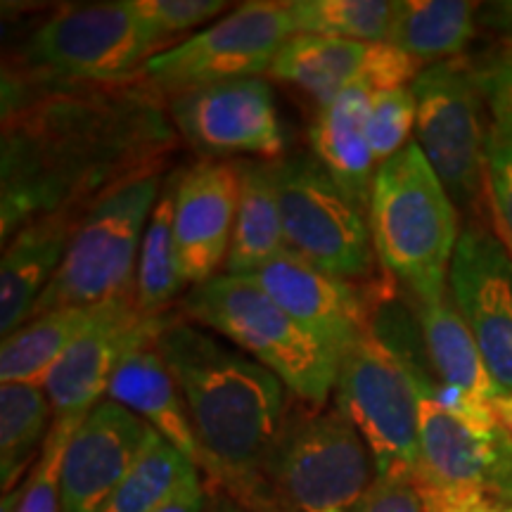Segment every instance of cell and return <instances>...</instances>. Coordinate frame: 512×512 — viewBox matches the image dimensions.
Instances as JSON below:
<instances>
[{"mask_svg": "<svg viewBox=\"0 0 512 512\" xmlns=\"http://www.w3.org/2000/svg\"><path fill=\"white\" fill-rule=\"evenodd\" d=\"M368 223L377 259L415 304L446 297L458 207L418 143L377 166Z\"/></svg>", "mask_w": 512, "mask_h": 512, "instance_id": "3957f363", "label": "cell"}, {"mask_svg": "<svg viewBox=\"0 0 512 512\" xmlns=\"http://www.w3.org/2000/svg\"><path fill=\"white\" fill-rule=\"evenodd\" d=\"M477 24L503 41L512 43V0H496V3L479 5Z\"/></svg>", "mask_w": 512, "mask_h": 512, "instance_id": "f35d334b", "label": "cell"}, {"mask_svg": "<svg viewBox=\"0 0 512 512\" xmlns=\"http://www.w3.org/2000/svg\"><path fill=\"white\" fill-rule=\"evenodd\" d=\"M178 174L166 178L162 195L147 221L136 273V306L145 316L159 318L183 294L185 280L181 256L176 247L174 209Z\"/></svg>", "mask_w": 512, "mask_h": 512, "instance_id": "4316f807", "label": "cell"}, {"mask_svg": "<svg viewBox=\"0 0 512 512\" xmlns=\"http://www.w3.org/2000/svg\"><path fill=\"white\" fill-rule=\"evenodd\" d=\"M479 91L494 121V131L512 136V53L475 67Z\"/></svg>", "mask_w": 512, "mask_h": 512, "instance_id": "8d00e7d4", "label": "cell"}, {"mask_svg": "<svg viewBox=\"0 0 512 512\" xmlns=\"http://www.w3.org/2000/svg\"><path fill=\"white\" fill-rule=\"evenodd\" d=\"M46 387L10 382L0 387V484L5 494L17 489L46 446L53 418Z\"/></svg>", "mask_w": 512, "mask_h": 512, "instance_id": "83f0119b", "label": "cell"}, {"mask_svg": "<svg viewBox=\"0 0 512 512\" xmlns=\"http://www.w3.org/2000/svg\"><path fill=\"white\" fill-rule=\"evenodd\" d=\"M377 479L366 441L339 408L287 413L266 465L283 512H351Z\"/></svg>", "mask_w": 512, "mask_h": 512, "instance_id": "52a82bcc", "label": "cell"}, {"mask_svg": "<svg viewBox=\"0 0 512 512\" xmlns=\"http://www.w3.org/2000/svg\"><path fill=\"white\" fill-rule=\"evenodd\" d=\"M240 181L242 164L221 159L197 162L178 174L176 247L185 280L192 287L209 283L226 266L240 204Z\"/></svg>", "mask_w": 512, "mask_h": 512, "instance_id": "ac0fdd59", "label": "cell"}, {"mask_svg": "<svg viewBox=\"0 0 512 512\" xmlns=\"http://www.w3.org/2000/svg\"><path fill=\"white\" fill-rule=\"evenodd\" d=\"M422 72V64L403 53L401 48L387 41L368 43L366 64H363L361 81L373 93L396 91V88H411L413 81Z\"/></svg>", "mask_w": 512, "mask_h": 512, "instance_id": "e575fe53", "label": "cell"}, {"mask_svg": "<svg viewBox=\"0 0 512 512\" xmlns=\"http://www.w3.org/2000/svg\"><path fill=\"white\" fill-rule=\"evenodd\" d=\"M285 252L273 162H242L238 216L223 271L247 278Z\"/></svg>", "mask_w": 512, "mask_h": 512, "instance_id": "603a6c76", "label": "cell"}, {"mask_svg": "<svg viewBox=\"0 0 512 512\" xmlns=\"http://www.w3.org/2000/svg\"><path fill=\"white\" fill-rule=\"evenodd\" d=\"M183 316L204 330L219 332L278 375L304 406L325 408L335 394V358L254 280L216 275L192 287L183 299Z\"/></svg>", "mask_w": 512, "mask_h": 512, "instance_id": "277c9868", "label": "cell"}, {"mask_svg": "<svg viewBox=\"0 0 512 512\" xmlns=\"http://www.w3.org/2000/svg\"><path fill=\"white\" fill-rule=\"evenodd\" d=\"M484 512H512V503H501V505H491Z\"/></svg>", "mask_w": 512, "mask_h": 512, "instance_id": "b9f144b4", "label": "cell"}, {"mask_svg": "<svg viewBox=\"0 0 512 512\" xmlns=\"http://www.w3.org/2000/svg\"><path fill=\"white\" fill-rule=\"evenodd\" d=\"M207 503L209 491L204 489L200 470H195L183 479L174 494L166 498L164 503H159L152 512H207Z\"/></svg>", "mask_w": 512, "mask_h": 512, "instance_id": "74e56055", "label": "cell"}, {"mask_svg": "<svg viewBox=\"0 0 512 512\" xmlns=\"http://www.w3.org/2000/svg\"><path fill=\"white\" fill-rule=\"evenodd\" d=\"M195 470L200 467L155 434L102 512H152Z\"/></svg>", "mask_w": 512, "mask_h": 512, "instance_id": "f546056e", "label": "cell"}, {"mask_svg": "<svg viewBox=\"0 0 512 512\" xmlns=\"http://www.w3.org/2000/svg\"><path fill=\"white\" fill-rule=\"evenodd\" d=\"M107 399L143 418L159 437L202 470L204 456L183 392L155 342L136 344L126 351L112 373Z\"/></svg>", "mask_w": 512, "mask_h": 512, "instance_id": "ffe728a7", "label": "cell"}, {"mask_svg": "<svg viewBox=\"0 0 512 512\" xmlns=\"http://www.w3.org/2000/svg\"><path fill=\"white\" fill-rule=\"evenodd\" d=\"M294 34L285 3L254 0L152 57L136 81L159 98H171L209 83L252 79L268 74L275 55Z\"/></svg>", "mask_w": 512, "mask_h": 512, "instance_id": "8fae6325", "label": "cell"}, {"mask_svg": "<svg viewBox=\"0 0 512 512\" xmlns=\"http://www.w3.org/2000/svg\"><path fill=\"white\" fill-rule=\"evenodd\" d=\"M162 98L131 81H38L3 69L0 233L86 214L105 192L164 169L176 136Z\"/></svg>", "mask_w": 512, "mask_h": 512, "instance_id": "6da1fadb", "label": "cell"}, {"mask_svg": "<svg viewBox=\"0 0 512 512\" xmlns=\"http://www.w3.org/2000/svg\"><path fill=\"white\" fill-rule=\"evenodd\" d=\"M479 3L467 0H399L387 43L420 64L456 60L477 34Z\"/></svg>", "mask_w": 512, "mask_h": 512, "instance_id": "484cf974", "label": "cell"}, {"mask_svg": "<svg viewBox=\"0 0 512 512\" xmlns=\"http://www.w3.org/2000/svg\"><path fill=\"white\" fill-rule=\"evenodd\" d=\"M287 252L332 275L361 283L375 273L368 216L344 195L313 155L273 162Z\"/></svg>", "mask_w": 512, "mask_h": 512, "instance_id": "9c48e42d", "label": "cell"}, {"mask_svg": "<svg viewBox=\"0 0 512 512\" xmlns=\"http://www.w3.org/2000/svg\"><path fill=\"white\" fill-rule=\"evenodd\" d=\"M351 512H437L415 477H377Z\"/></svg>", "mask_w": 512, "mask_h": 512, "instance_id": "d590c367", "label": "cell"}, {"mask_svg": "<svg viewBox=\"0 0 512 512\" xmlns=\"http://www.w3.org/2000/svg\"><path fill=\"white\" fill-rule=\"evenodd\" d=\"M498 415H501V422L508 427V432L512 434V396H505L498 406Z\"/></svg>", "mask_w": 512, "mask_h": 512, "instance_id": "60d3db41", "label": "cell"}, {"mask_svg": "<svg viewBox=\"0 0 512 512\" xmlns=\"http://www.w3.org/2000/svg\"><path fill=\"white\" fill-rule=\"evenodd\" d=\"M420 401L418 482L437 512H484L512 503V434L501 420L448 411L415 384Z\"/></svg>", "mask_w": 512, "mask_h": 512, "instance_id": "ba28073f", "label": "cell"}, {"mask_svg": "<svg viewBox=\"0 0 512 512\" xmlns=\"http://www.w3.org/2000/svg\"><path fill=\"white\" fill-rule=\"evenodd\" d=\"M264 290L294 323L339 363L347 349L370 335L373 304L356 283L332 278L285 252L247 275Z\"/></svg>", "mask_w": 512, "mask_h": 512, "instance_id": "9a60e30c", "label": "cell"}, {"mask_svg": "<svg viewBox=\"0 0 512 512\" xmlns=\"http://www.w3.org/2000/svg\"><path fill=\"white\" fill-rule=\"evenodd\" d=\"M207 512H261V510L249 508V505L240 503L238 498H233L230 494H226V491L214 489V491H209Z\"/></svg>", "mask_w": 512, "mask_h": 512, "instance_id": "ab89813d", "label": "cell"}, {"mask_svg": "<svg viewBox=\"0 0 512 512\" xmlns=\"http://www.w3.org/2000/svg\"><path fill=\"white\" fill-rule=\"evenodd\" d=\"M169 48L133 0L67 5L31 31L5 72L38 81H131Z\"/></svg>", "mask_w": 512, "mask_h": 512, "instance_id": "8992f818", "label": "cell"}, {"mask_svg": "<svg viewBox=\"0 0 512 512\" xmlns=\"http://www.w3.org/2000/svg\"><path fill=\"white\" fill-rule=\"evenodd\" d=\"M415 119H418V105H415L411 88L373 93L366 133L377 166L399 155L403 147L411 143L408 138L415 131Z\"/></svg>", "mask_w": 512, "mask_h": 512, "instance_id": "1f68e13d", "label": "cell"}, {"mask_svg": "<svg viewBox=\"0 0 512 512\" xmlns=\"http://www.w3.org/2000/svg\"><path fill=\"white\" fill-rule=\"evenodd\" d=\"M484 176L496 221L512 249V136H503L494 128H489V140H486Z\"/></svg>", "mask_w": 512, "mask_h": 512, "instance_id": "836d02e7", "label": "cell"}, {"mask_svg": "<svg viewBox=\"0 0 512 512\" xmlns=\"http://www.w3.org/2000/svg\"><path fill=\"white\" fill-rule=\"evenodd\" d=\"M297 34L347 38L358 43L387 41L399 0H290Z\"/></svg>", "mask_w": 512, "mask_h": 512, "instance_id": "f1b7e54d", "label": "cell"}, {"mask_svg": "<svg viewBox=\"0 0 512 512\" xmlns=\"http://www.w3.org/2000/svg\"><path fill=\"white\" fill-rule=\"evenodd\" d=\"M105 304L72 306V309H55L43 316L29 318L22 328L3 339L0 347V380L3 384H36L43 387L50 370L60 361L83 332L98 323Z\"/></svg>", "mask_w": 512, "mask_h": 512, "instance_id": "d4e9b609", "label": "cell"}, {"mask_svg": "<svg viewBox=\"0 0 512 512\" xmlns=\"http://www.w3.org/2000/svg\"><path fill=\"white\" fill-rule=\"evenodd\" d=\"M335 406L368 444L377 477H418V389L411 373L373 332L339 358Z\"/></svg>", "mask_w": 512, "mask_h": 512, "instance_id": "30bf717a", "label": "cell"}, {"mask_svg": "<svg viewBox=\"0 0 512 512\" xmlns=\"http://www.w3.org/2000/svg\"><path fill=\"white\" fill-rule=\"evenodd\" d=\"M368 43L318 34H294L266 76L292 83L323 110L361 81Z\"/></svg>", "mask_w": 512, "mask_h": 512, "instance_id": "7402d4cb", "label": "cell"}, {"mask_svg": "<svg viewBox=\"0 0 512 512\" xmlns=\"http://www.w3.org/2000/svg\"><path fill=\"white\" fill-rule=\"evenodd\" d=\"M370 98L373 91L368 86L354 83L335 102L323 107L311 126L313 157L366 216L377 174L366 133Z\"/></svg>", "mask_w": 512, "mask_h": 512, "instance_id": "44dd1931", "label": "cell"}, {"mask_svg": "<svg viewBox=\"0 0 512 512\" xmlns=\"http://www.w3.org/2000/svg\"><path fill=\"white\" fill-rule=\"evenodd\" d=\"M86 214L72 209L38 216L5 242L0 264V330L3 339L22 328L50 280L60 271L64 254Z\"/></svg>", "mask_w": 512, "mask_h": 512, "instance_id": "d6986e66", "label": "cell"}, {"mask_svg": "<svg viewBox=\"0 0 512 512\" xmlns=\"http://www.w3.org/2000/svg\"><path fill=\"white\" fill-rule=\"evenodd\" d=\"M155 347L181 387L202 470L216 489L249 508L283 512L266 484L268 458L290 413L283 380L188 318L166 316Z\"/></svg>", "mask_w": 512, "mask_h": 512, "instance_id": "7a4b0ae2", "label": "cell"}, {"mask_svg": "<svg viewBox=\"0 0 512 512\" xmlns=\"http://www.w3.org/2000/svg\"><path fill=\"white\" fill-rule=\"evenodd\" d=\"M448 287L496 384L512 396V254L486 228L467 226L453 254Z\"/></svg>", "mask_w": 512, "mask_h": 512, "instance_id": "5bb4252c", "label": "cell"}, {"mask_svg": "<svg viewBox=\"0 0 512 512\" xmlns=\"http://www.w3.org/2000/svg\"><path fill=\"white\" fill-rule=\"evenodd\" d=\"M415 306H418L415 313L420 320L422 342L437 380L446 387L491 403L503 399V389L496 384L475 335L467 328L453 299L444 297L439 302Z\"/></svg>", "mask_w": 512, "mask_h": 512, "instance_id": "cb8c5ba5", "label": "cell"}, {"mask_svg": "<svg viewBox=\"0 0 512 512\" xmlns=\"http://www.w3.org/2000/svg\"><path fill=\"white\" fill-rule=\"evenodd\" d=\"M166 102L171 124L202 155L283 159L285 131L271 86L261 76L188 88Z\"/></svg>", "mask_w": 512, "mask_h": 512, "instance_id": "4fadbf2b", "label": "cell"}, {"mask_svg": "<svg viewBox=\"0 0 512 512\" xmlns=\"http://www.w3.org/2000/svg\"><path fill=\"white\" fill-rule=\"evenodd\" d=\"M415 136L434 174L456 202L472 207L486 181L484 98L475 67L463 57L430 64L413 81Z\"/></svg>", "mask_w": 512, "mask_h": 512, "instance_id": "7c38bea8", "label": "cell"}, {"mask_svg": "<svg viewBox=\"0 0 512 512\" xmlns=\"http://www.w3.org/2000/svg\"><path fill=\"white\" fill-rule=\"evenodd\" d=\"M166 316L152 318L138 311L136 297L112 299L93 323L50 370L43 387L53 403L55 420H83L105 401L112 373L128 349L155 342Z\"/></svg>", "mask_w": 512, "mask_h": 512, "instance_id": "2e32d148", "label": "cell"}, {"mask_svg": "<svg viewBox=\"0 0 512 512\" xmlns=\"http://www.w3.org/2000/svg\"><path fill=\"white\" fill-rule=\"evenodd\" d=\"M136 413L100 401L69 439L62 463V512H102L155 437Z\"/></svg>", "mask_w": 512, "mask_h": 512, "instance_id": "e0dca14e", "label": "cell"}, {"mask_svg": "<svg viewBox=\"0 0 512 512\" xmlns=\"http://www.w3.org/2000/svg\"><path fill=\"white\" fill-rule=\"evenodd\" d=\"M133 5L171 46H176L174 38L202 27L230 8L221 0H133Z\"/></svg>", "mask_w": 512, "mask_h": 512, "instance_id": "d6a6232c", "label": "cell"}, {"mask_svg": "<svg viewBox=\"0 0 512 512\" xmlns=\"http://www.w3.org/2000/svg\"><path fill=\"white\" fill-rule=\"evenodd\" d=\"M83 420H55L41 458L24 486L5 494L0 512H62V463L69 439Z\"/></svg>", "mask_w": 512, "mask_h": 512, "instance_id": "4dcf8cb0", "label": "cell"}, {"mask_svg": "<svg viewBox=\"0 0 512 512\" xmlns=\"http://www.w3.org/2000/svg\"><path fill=\"white\" fill-rule=\"evenodd\" d=\"M162 185L164 169L147 171L105 192L86 211L60 271L38 297L31 318L55 309L136 297L140 245Z\"/></svg>", "mask_w": 512, "mask_h": 512, "instance_id": "5b68a950", "label": "cell"}]
</instances>
